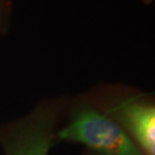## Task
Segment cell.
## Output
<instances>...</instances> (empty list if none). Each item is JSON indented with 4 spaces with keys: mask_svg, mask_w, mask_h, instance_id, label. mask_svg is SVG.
<instances>
[{
    "mask_svg": "<svg viewBox=\"0 0 155 155\" xmlns=\"http://www.w3.org/2000/svg\"><path fill=\"white\" fill-rule=\"evenodd\" d=\"M61 139L83 143L105 155H141L116 123L98 112L86 109L60 131Z\"/></svg>",
    "mask_w": 155,
    "mask_h": 155,
    "instance_id": "1",
    "label": "cell"
},
{
    "mask_svg": "<svg viewBox=\"0 0 155 155\" xmlns=\"http://www.w3.org/2000/svg\"><path fill=\"white\" fill-rule=\"evenodd\" d=\"M117 115L148 155H155V106L126 102Z\"/></svg>",
    "mask_w": 155,
    "mask_h": 155,
    "instance_id": "2",
    "label": "cell"
},
{
    "mask_svg": "<svg viewBox=\"0 0 155 155\" xmlns=\"http://www.w3.org/2000/svg\"><path fill=\"white\" fill-rule=\"evenodd\" d=\"M50 140L44 130L31 131L11 145L9 155H47Z\"/></svg>",
    "mask_w": 155,
    "mask_h": 155,
    "instance_id": "3",
    "label": "cell"
}]
</instances>
